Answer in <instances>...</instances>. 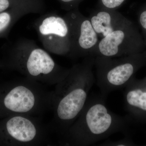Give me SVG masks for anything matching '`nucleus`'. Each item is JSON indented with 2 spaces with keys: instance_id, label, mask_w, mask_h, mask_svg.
I'll return each mask as SVG.
<instances>
[{
  "instance_id": "obj_1",
  "label": "nucleus",
  "mask_w": 146,
  "mask_h": 146,
  "mask_svg": "<svg viewBox=\"0 0 146 146\" xmlns=\"http://www.w3.org/2000/svg\"><path fill=\"white\" fill-rule=\"evenodd\" d=\"M95 57L87 56L81 65L70 71L56 84L52 109L54 129L62 136L79 117L96 82L93 72Z\"/></svg>"
},
{
  "instance_id": "obj_2",
  "label": "nucleus",
  "mask_w": 146,
  "mask_h": 146,
  "mask_svg": "<svg viewBox=\"0 0 146 146\" xmlns=\"http://www.w3.org/2000/svg\"><path fill=\"white\" fill-rule=\"evenodd\" d=\"M105 99L101 95L88 99L80 115L63 136L60 144L89 146L118 132L129 135L130 118L110 111Z\"/></svg>"
},
{
  "instance_id": "obj_3",
  "label": "nucleus",
  "mask_w": 146,
  "mask_h": 146,
  "mask_svg": "<svg viewBox=\"0 0 146 146\" xmlns=\"http://www.w3.org/2000/svg\"><path fill=\"white\" fill-rule=\"evenodd\" d=\"M53 92L28 79L0 85V119L17 115L35 116L52 108Z\"/></svg>"
},
{
  "instance_id": "obj_4",
  "label": "nucleus",
  "mask_w": 146,
  "mask_h": 146,
  "mask_svg": "<svg viewBox=\"0 0 146 146\" xmlns=\"http://www.w3.org/2000/svg\"><path fill=\"white\" fill-rule=\"evenodd\" d=\"M146 65V50L122 57L96 56V81L101 95L106 99L112 91L125 87L136 72Z\"/></svg>"
},
{
  "instance_id": "obj_5",
  "label": "nucleus",
  "mask_w": 146,
  "mask_h": 146,
  "mask_svg": "<svg viewBox=\"0 0 146 146\" xmlns=\"http://www.w3.org/2000/svg\"><path fill=\"white\" fill-rule=\"evenodd\" d=\"M49 143L46 129L35 116L17 115L0 119V146H39Z\"/></svg>"
},
{
  "instance_id": "obj_6",
  "label": "nucleus",
  "mask_w": 146,
  "mask_h": 146,
  "mask_svg": "<svg viewBox=\"0 0 146 146\" xmlns=\"http://www.w3.org/2000/svg\"><path fill=\"white\" fill-rule=\"evenodd\" d=\"M146 50L143 35L136 25L129 19L119 28L100 40L92 56L122 57Z\"/></svg>"
},
{
  "instance_id": "obj_7",
  "label": "nucleus",
  "mask_w": 146,
  "mask_h": 146,
  "mask_svg": "<svg viewBox=\"0 0 146 146\" xmlns=\"http://www.w3.org/2000/svg\"><path fill=\"white\" fill-rule=\"evenodd\" d=\"M25 66L29 79L39 83L56 85L63 79L53 74L56 67L54 61L44 50L36 49L32 51Z\"/></svg>"
},
{
  "instance_id": "obj_8",
  "label": "nucleus",
  "mask_w": 146,
  "mask_h": 146,
  "mask_svg": "<svg viewBox=\"0 0 146 146\" xmlns=\"http://www.w3.org/2000/svg\"><path fill=\"white\" fill-rule=\"evenodd\" d=\"M125 104L130 119L146 124V83L145 78L133 77L125 86Z\"/></svg>"
},
{
  "instance_id": "obj_9",
  "label": "nucleus",
  "mask_w": 146,
  "mask_h": 146,
  "mask_svg": "<svg viewBox=\"0 0 146 146\" xmlns=\"http://www.w3.org/2000/svg\"><path fill=\"white\" fill-rule=\"evenodd\" d=\"M89 19L94 30L101 39L119 28L129 20L117 10L99 7L92 11Z\"/></svg>"
},
{
  "instance_id": "obj_10",
  "label": "nucleus",
  "mask_w": 146,
  "mask_h": 146,
  "mask_svg": "<svg viewBox=\"0 0 146 146\" xmlns=\"http://www.w3.org/2000/svg\"><path fill=\"white\" fill-rule=\"evenodd\" d=\"M39 31L44 35L53 34L63 37L68 35L69 28L63 18L50 17L43 21L39 27Z\"/></svg>"
},
{
  "instance_id": "obj_11",
  "label": "nucleus",
  "mask_w": 146,
  "mask_h": 146,
  "mask_svg": "<svg viewBox=\"0 0 146 146\" xmlns=\"http://www.w3.org/2000/svg\"><path fill=\"white\" fill-rule=\"evenodd\" d=\"M126 0H99L98 7L117 10Z\"/></svg>"
},
{
  "instance_id": "obj_12",
  "label": "nucleus",
  "mask_w": 146,
  "mask_h": 146,
  "mask_svg": "<svg viewBox=\"0 0 146 146\" xmlns=\"http://www.w3.org/2000/svg\"><path fill=\"white\" fill-rule=\"evenodd\" d=\"M138 20L142 29V35L146 45V3L141 7L138 11Z\"/></svg>"
},
{
  "instance_id": "obj_13",
  "label": "nucleus",
  "mask_w": 146,
  "mask_h": 146,
  "mask_svg": "<svg viewBox=\"0 0 146 146\" xmlns=\"http://www.w3.org/2000/svg\"><path fill=\"white\" fill-rule=\"evenodd\" d=\"M106 146H131L136 145L129 135H126L124 138L117 141H108L101 144Z\"/></svg>"
},
{
  "instance_id": "obj_14",
  "label": "nucleus",
  "mask_w": 146,
  "mask_h": 146,
  "mask_svg": "<svg viewBox=\"0 0 146 146\" xmlns=\"http://www.w3.org/2000/svg\"><path fill=\"white\" fill-rule=\"evenodd\" d=\"M11 20L10 13L7 12L0 13V33L8 27L10 25Z\"/></svg>"
},
{
  "instance_id": "obj_15",
  "label": "nucleus",
  "mask_w": 146,
  "mask_h": 146,
  "mask_svg": "<svg viewBox=\"0 0 146 146\" xmlns=\"http://www.w3.org/2000/svg\"><path fill=\"white\" fill-rule=\"evenodd\" d=\"M10 5L9 0H0V13L7 9Z\"/></svg>"
},
{
  "instance_id": "obj_16",
  "label": "nucleus",
  "mask_w": 146,
  "mask_h": 146,
  "mask_svg": "<svg viewBox=\"0 0 146 146\" xmlns=\"http://www.w3.org/2000/svg\"><path fill=\"white\" fill-rule=\"evenodd\" d=\"M62 2L67 4H72V3L78 1L80 0H60Z\"/></svg>"
},
{
  "instance_id": "obj_17",
  "label": "nucleus",
  "mask_w": 146,
  "mask_h": 146,
  "mask_svg": "<svg viewBox=\"0 0 146 146\" xmlns=\"http://www.w3.org/2000/svg\"><path fill=\"white\" fill-rule=\"evenodd\" d=\"M145 78V80L146 83V77Z\"/></svg>"
}]
</instances>
